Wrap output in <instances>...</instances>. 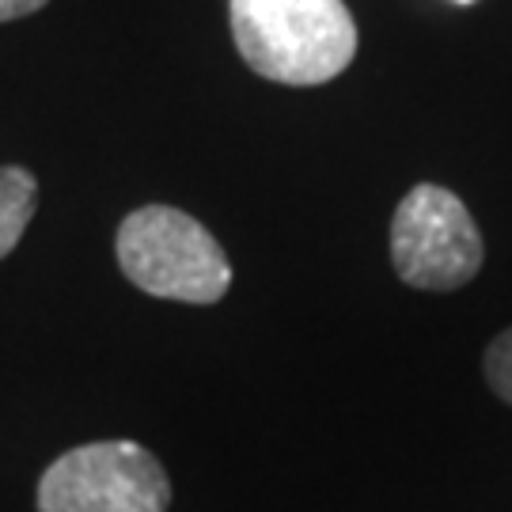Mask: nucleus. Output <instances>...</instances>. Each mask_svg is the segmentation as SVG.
Instances as JSON below:
<instances>
[{
	"label": "nucleus",
	"mask_w": 512,
	"mask_h": 512,
	"mask_svg": "<svg viewBox=\"0 0 512 512\" xmlns=\"http://www.w3.org/2000/svg\"><path fill=\"white\" fill-rule=\"evenodd\" d=\"M482 232L452 190L421 183L391 220V262L410 289L456 293L482 270Z\"/></svg>",
	"instance_id": "obj_4"
},
{
	"label": "nucleus",
	"mask_w": 512,
	"mask_h": 512,
	"mask_svg": "<svg viewBox=\"0 0 512 512\" xmlns=\"http://www.w3.org/2000/svg\"><path fill=\"white\" fill-rule=\"evenodd\" d=\"M236 50L262 80L319 88L357 57L346 0H228Z\"/></svg>",
	"instance_id": "obj_1"
},
{
	"label": "nucleus",
	"mask_w": 512,
	"mask_h": 512,
	"mask_svg": "<svg viewBox=\"0 0 512 512\" xmlns=\"http://www.w3.org/2000/svg\"><path fill=\"white\" fill-rule=\"evenodd\" d=\"M50 0H0V23H8V19H23L38 12V8H46Z\"/></svg>",
	"instance_id": "obj_7"
},
{
	"label": "nucleus",
	"mask_w": 512,
	"mask_h": 512,
	"mask_svg": "<svg viewBox=\"0 0 512 512\" xmlns=\"http://www.w3.org/2000/svg\"><path fill=\"white\" fill-rule=\"evenodd\" d=\"M456 4H475V0H456Z\"/></svg>",
	"instance_id": "obj_8"
},
{
	"label": "nucleus",
	"mask_w": 512,
	"mask_h": 512,
	"mask_svg": "<svg viewBox=\"0 0 512 512\" xmlns=\"http://www.w3.org/2000/svg\"><path fill=\"white\" fill-rule=\"evenodd\" d=\"M122 274L148 296L217 304L232 289V266L217 236L175 205L133 209L114 239Z\"/></svg>",
	"instance_id": "obj_2"
},
{
	"label": "nucleus",
	"mask_w": 512,
	"mask_h": 512,
	"mask_svg": "<svg viewBox=\"0 0 512 512\" xmlns=\"http://www.w3.org/2000/svg\"><path fill=\"white\" fill-rule=\"evenodd\" d=\"M482 372H486V384H490V391H494L497 399L512 406V327L501 330L494 342H490Z\"/></svg>",
	"instance_id": "obj_6"
},
{
	"label": "nucleus",
	"mask_w": 512,
	"mask_h": 512,
	"mask_svg": "<svg viewBox=\"0 0 512 512\" xmlns=\"http://www.w3.org/2000/svg\"><path fill=\"white\" fill-rule=\"evenodd\" d=\"M164 463L137 440H95L65 452L38 482V512H167Z\"/></svg>",
	"instance_id": "obj_3"
},
{
	"label": "nucleus",
	"mask_w": 512,
	"mask_h": 512,
	"mask_svg": "<svg viewBox=\"0 0 512 512\" xmlns=\"http://www.w3.org/2000/svg\"><path fill=\"white\" fill-rule=\"evenodd\" d=\"M38 209V179L27 167H0V258L16 251Z\"/></svg>",
	"instance_id": "obj_5"
}]
</instances>
